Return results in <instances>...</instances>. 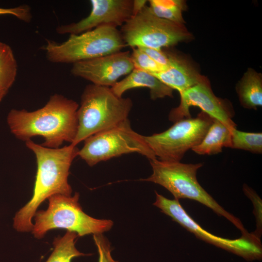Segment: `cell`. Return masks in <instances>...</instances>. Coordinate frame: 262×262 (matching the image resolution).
Wrapping results in <instances>:
<instances>
[{
	"instance_id": "cell-21",
	"label": "cell",
	"mask_w": 262,
	"mask_h": 262,
	"mask_svg": "<svg viewBox=\"0 0 262 262\" xmlns=\"http://www.w3.org/2000/svg\"><path fill=\"white\" fill-rule=\"evenodd\" d=\"M17 73V64L11 48L8 46L0 53V89L9 91Z\"/></svg>"
},
{
	"instance_id": "cell-13",
	"label": "cell",
	"mask_w": 262,
	"mask_h": 262,
	"mask_svg": "<svg viewBox=\"0 0 262 262\" xmlns=\"http://www.w3.org/2000/svg\"><path fill=\"white\" fill-rule=\"evenodd\" d=\"M134 69L129 51H119L72 64L71 73L93 84L111 87Z\"/></svg>"
},
{
	"instance_id": "cell-23",
	"label": "cell",
	"mask_w": 262,
	"mask_h": 262,
	"mask_svg": "<svg viewBox=\"0 0 262 262\" xmlns=\"http://www.w3.org/2000/svg\"><path fill=\"white\" fill-rule=\"evenodd\" d=\"M245 194L250 198L254 205V213L256 219L257 229L252 233L257 237L260 239L262 234V200L256 192L246 184H244L243 188Z\"/></svg>"
},
{
	"instance_id": "cell-22",
	"label": "cell",
	"mask_w": 262,
	"mask_h": 262,
	"mask_svg": "<svg viewBox=\"0 0 262 262\" xmlns=\"http://www.w3.org/2000/svg\"><path fill=\"white\" fill-rule=\"evenodd\" d=\"M131 57L134 68L151 74L157 73L167 68L155 62L139 47L132 48Z\"/></svg>"
},
{
	"instance_id": "cell-15",
	"label": "cell",
	"mask_w": 262,
	"mask_h": 262,
	"mask_svg": "<svg viewBox=\"0 0 262 262\" xmlns=\"http://www.w3.org/2000/svg\"><path fill=\"white\" fill-rule=\"evenodd\" d=\"M139 87L148 88L150 97L152 100L173 97V89L151 73L135 68L125 78L118 81L111 88L116 96L121 97L127 90Z\"/></svg>"
},
{
	"instance_id": "cell-14",
	"label": "cell",
	"mask_w": 262,
	"mask_h": 262,
	"mask_svg": "<svg viewBox=\"0 0 262 262\" xmlns=\"http://www.w3.org/2000/svg\"><path fill=\"white\" fill-rule=\"evenodd\" d=\"M169 66L164 70L151 74L165 85L177 90L181 94L187 89L199 83H209L208 80L182 57L166 51Z\"/></svg>"
},
{
	"instance_id": "cell-11",
	"label": "cell",
	"mask_w": 262,
	"mask_h": 262,
	"mask_svg": "<svg viewBox=\"0 0 262 262\" xmlns=\"http://www.w3.org/2000/svg\"><path fill=\"white\" fill-rule=\"evenodd\" d=\"M180 105L170 112L169 120L175 122L191 117L190 108L197 106L212 118L217 119L231 130L236 128L232 120L234 112L229 103L217 97L213 92L210 83H199L181 94Z\"/></svg>"
},
{
	"instance_id": "cell-3",
	"label": "cell",
	"mask_w": 262,
	"mask_h": 262,
	"mask_svg": "<svg viewBox=\"0 0 262 262\" xmlns=\"http://www.w3.org/2000/svg\"><path fill=\"white\" fill-rule=\"evenodd\" d=\"M132 107L130 98L116 96L109 87L87 85L77 110L76 146L88 137L113 128L128 119Z\"/></svg>"
},
{
	"instance_id": "cell-17",
	"label": "cell",
	"mask_w": 262,
	"mask_h": 262,
	"mask_svg": "<svg viewBox=\"0 0 262 262\" xmlns=\"http://www.w3.org/2000/svg\"><path fill=\"white\" fill-rule=\"evenodd\" d=\"M236 92L242 106L256 110L262 105V80L260 73L249 69L237 84Z\"/></svg>"
},
{
	"instance_id": "cell-2",
	"label": "cell",
	"mask_w": 262,
	"mask_h": 262,
	"mask_svg": "<svg viewBox=\"0 0 262 262\" xmlns=\"http://www.w3.org/2000/svg\"><path fill=\"white\" fill-rule=\"evenodd\" d=\"M26 146L34 154L37 171L31 199L15 214L13 228L19 232L32 231L33 216L40 205L55 195L71 196L69 170L79 149L71 144L61 147H45L29 140Z\"/></svg>"
},
{
	"instance_id": "cell-7",
	"label": "cell",
	"mask_w": 262,
	"mask_h": 262,
	"mask_svg": "<svg viewBox=\"0 0 262 262\" xmlns=\"http://www.w3.org/2000/svg\"><path fill=\"white\" fill-rule=\"evenodd\" d=\"M84 142L78 156L90 166L131 153L140 154L149 160L157 159L147 144L144 136L132 129L129 119L88 137Z\"/></svg>"
},
{
	"instance_id": "cell-20",
	"label": "cell",
	"mask_w": 262,
	"mask_h": 262,
	"mask_svg": "<svg viewBox=\"0 0 262 262\" xmlns=\"http://www.w3.org/2000/svg\"><path fill=\"white\" fill-rule=\"evenodd\" d=\"M231 148L242 149L254 154L262 153V132H248L233 129L231 131Z\"/></svg>"
},
{
	"instance_id": "cell-9",
	"label": "cell",
	"mask_w": 262,
	"mask_h": 262,
	"mask_svg": "<svg viewBox=\"0 0 262 262\" xmlns=\"http://www.w3.org/2000/svg\"><path fill=\"white\" fill-rule=\"evenodd\" d=\"M212 122L213 118L202 111L196 117L178 120L165 131L144 139L158 160L180 162L188 150L201 142Z\"/></svg>"
},
{
	"instance_id": "cell-19",
	"label": "cell",
	"mask_w": 262,
	"mask_h": 262,
	"mask_svg": "<svg viewBox=\"0 0 262 262\" xmlns=\"http://www.w3.org/2000/svg\"><path fill=\"white\" fill-rule=\"evenodd\" d=\"M148 6L156 16L166 20L183 23L182 11L185 9V2L181 0H150Z\"/></svg>"
},
{
	"instance_id": "cell-29",
	"label": "cell",
	"mask_w": 262,
	"mask_h": 262,
	"mask_svg": "<svg viewBox=\"0 0 262 262\" xmlns=\"http://www.w3.org/2000/svg\"><path fill=\"white\" fill-rule=\"evenodd\" d=\"M9 45L0 41V53H1Z\"/></svg>"
},
{
	"instance_id": "cell-16",
	"label": "cell",
	"mask_w": 262,
	"mask_h": 262,
	"mask_svg": "<svg viewBox=\"0 0 262 262\" xmlns=\"http://www.w3.org/2000/svg\"><path fill=\"white\" fill-rule=\"evenodd\" d=\"M232 130L213 118V122L202 140L191 150L199 155H211L221 152L224 147L230 148Z\"/></svg>"
},
{
	"instance_id": "cell-18",
	"label": "cell",
	"mask_w": 262,
	"mask_h": 262,
	"mask_svg": "<svg viewBox=\"0 0 262 262\" xmlns=\"http://www.w3.org/2000/svg\"><path fill=\"white\" fill-rule=\"evenodd\" d=\"M77 237L76 233L66 231L63 236L55 237L52 243L53 250L46 262H72L74 258L91 255L84 254L76 248Z\"/></svg>"
},
{
	"instance_id": "cell-10",
	"label": "cell",
	"mask_w": 262,
	"mask_h": 262,
	"mask_svg": "<svg viewBox=\"0 0 262 262\" xmlns=\"http://www.w3.org/2000/svg\"><path fill=\"white\" fill-rule=\"evenodd\" d=\"M155 194L156 200L153 205L197 238L242 257L247 261L262 259L260 239L252 233L250 236L242 235L235 239L215 236L201 228L180 204L179 200L168 199L156 191Z\"/></svg>"
},
{
	"instance_id": "cell-27",
	"label": "cell",
	"mask_w": 262,
	"mask_h": 262,
	"mask_svg": "<svg viewBox=\"0 0 262 262\" xmlns=\"http://www.w3.org/2000/svg\"><path fill=\"white\" fill-rule=\"evenodd\" d=\"M146 0H134L132 3V16H134L141 11L146 6Z\"/></svg>"
},
{
	"instance_id": "cell-26",
	"label": "cell",
	"mask_w": 262,
	"mask_h": 262,
	"mask_svg": "<svg viewBox=\"0 0 262 262\" xmlns=\"http://www.w3.org/2000/svg\"><path fill=\"white\" fill-rule=\"evenodd\" d=\"M152 60L159 65L167 68L169 66V59L166 51L162 49H156L146 47H139Z\"/></svg>"
},
{
	"instance_id": "cell-25",
	"label": "cell",
	"mask_w": 262,
	"mask_h": 262,
	"mask_svg": "<svg viewBox=\"0 0 262 262\" xmlns=\"http://www.w3.org/2000/svg\"><path fill=\"white\" fill-rule=\"evenodd\" d=\"M11 15L19 20L29 23L32 19V15L30 7L26 4L20 5L11 8H0V15Z\"/></svg>"
},
{
	"instance_id": "cell-8",
	"label": "cell",
	"mask_w": 262,
	"mask_h": 262,
	"mask_svg": "<svg viewBox=\"0 0 262 262\" xmlns=\"http://www.w3.org/2000/svg\"><path fill=\"white\" fill-rule=\"evenodd\" d=\"M120 32L126 46L131 48L162 49L193 37L183 23L160 18L147 5L127 21Z\"/></svg>"
},
{
	"instance_id": "cell-28",
	"label": "cell",
	"mask_w": 262,
	"mask_h": 262,
	"mask_svg": "<svg viewBox=\"0 0 262 262\" xmlns=\"http://www.w3.org/2000/svg\"><path fill=\"white\" fill-rule=\"evenodd\" d=\"M8 91L0 89V102L6 95Z\"/></svg>"
},
{
	"instance_id": "cell-1",
	"label": "cell",
	"mask_w": 262,
	"mask_h": 262,
	"mask_svg": "<svg viewBox=\"0 0 262 262\" xmlns=\"http://www.w3.org/2000/svg\"><path fill=\"white\" fill-rule=\"evenodd\" d=\"M79 106L74 100L55 94L37 110H11L7 123L17 139L26 142L40 136L44 139L42 146L57 148L65 142H74L78 131Z\"/></svg>"
},
{
	"instance_id": "cell-12",
	"label": "cell",
	"mask_w": 262,
	"mask_h": 262,
	"mask_svg": "<svg viewBox=\"0 0 262 262\" xmlns=\"http://www.w3.org/2000/svg\"><path fill=\"white\" fill-rule=\"evenodd\" d=\"M88 16L81 20L59 25V34H79L102 26H122L132 16V0H91Z\"/></svg>"
},
{
	"instance_id": "cell-24",
	"label": "cell",
	"mask_w": 262,
	"mask_h": 262,
	"mask_svg": "<svg viewBox=\"0 0 262 262\" xmlns=\"http://www.w3.org/2000/svg\"><path fill=\"white\" fill-rule=\"evenodd\" d=\"M93 239L98 250V262H118L112 258L110 244L102 234L93 235Z\"/></svg>"
},
{
	"instance_id": "cell-6",
	"label": "cell",
	"mask_w": 262,
	"mask_h": 262,
	"mask_svg": "<svg viewBox=\"0 0 262 262\" xmlns=\"http://www.w3.org/2000/svg\"><path fill=\"white\" fill-rule=\"evenodd\" d=\"M126 44L120 31L110 26L70 34L62 43L47 40L42 49L53 63L74 64L122 51Z\"/></svg>"
},
{
	"instance_id": "cell-5",
	"label": "cell",
	"mask_w": 262,
	"mask_h": 262,
	"mask_svg": "<svg viewBox=\"0 0 262 262\" xmlns=\"http://www.w3.org/2000/svg\"><path fill=\"white\" fill-rule=\"evenodd\" d=\"M152 169V174L140 180L152 182L168 190L175 199L188 198L196 200L222 216L239 229L242 235L248 233L240 219L226 211L200 185L196 179V172L202 163L184 164L161 161L157 159L149 160Z\"/></svg>"
},
{
	"instance_id": "cell-4",
	"label": "cell",
	"mask_w": 262,
	"mask_h": 262,
	"mask_svg": "<svg viewBox=\"0 0 262 262\" xmlns=\"http://www.w3.org/2000/svg\"><path fill=\"white\" fill-rule=\"evenodd\" d=\"M79 197V193L76 192L73 196L55 195L49 197L48 208L37 210L33 216L31 231L33 237L42 239L48 231L54 229H65L79 237L102 234L111 229L113 222L87 214L82 211Z\"/></svg>"
}]
</instances>
